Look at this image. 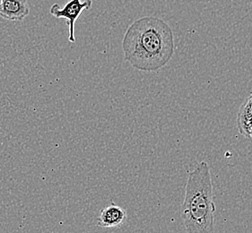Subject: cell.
I'll return each mask as SVG.
<instances>
[{"mask_svg": "<svg viewBox=\"0 0 252 233\" xmlns=\"http://www.w3.org/2000/svg\"><path fill=\"white\" fill-rule=\"evenodd\" d=\"M124 58L134 68L157 71L166 66L175 52L171 26L155 16L135 21L126 29L122 40Z\"/></svg>", "mask_w": 252, "mask_h": 233, "instance_id": "6da1fadb", "label": "cell"}, {"mask_svg": "<svg viewBox=\"0 0 252 233\" xmlns=\"http://www.w3.org/2000/svg\"><path fill=\"white\" fill-rule=\"evenodd\" d=\"M216 204L210 168L207 162H199L189 173L182 206V218L187 233L214 232Z\"/></svg>", "mask_w": 252, "mask_h": 233, "instance_id": "7a4b0ae2", "label": "cell"}, {"mask_svg": "<svg viewBox=\"0 0 252 233\" xmlns=\"http://www.w3.org/2000/svg\"><path fill=\"white\" fill-rule=\"evenodd\" d=\"M93 5V0H69L65 6L61 8L59 4H54L50 9L52 16L58 19L64 18L68 27V41L70 42L76 41L75 28L76 22L79 18L81 14L85 10L90 9Z\"/></svg>", "mask_w": 252, "mask_h": 233, "instance_id": "3957f363", "label": "cell"}, {"mask_svg": "<svg viewBox=\"0 0 252 233\" xmlns=\"http://www.w3.org/2000/svg\"><path fill=\"white\" fill-rule=\"evenodd\" d=\"M30 14L27 0H1L0 17L8 21H23Z\"/></svg>", "mask_w": 252, "mask_h": 233, "instance_id": "277c9868", "label": "cell"}, {"mask_svg": "<svg viewBox=\"0 0 252 233\" xmlns=\"http://www.w3.org/2000/svg\"><path fill=\"white\" fill-rule=\"evenodd\" d=\"M126 218V211L115 204H111L101 210L97 224L101 228H116L121 226Z\"/></svg>", "mask_w": 252, "mask_h": 233, "instance_id": "5b68a950", "label": "cell"}, {"mask_svg": "<svg viewBox=\"0 0 252 233\" xmlns=\"http://www.w3.org/2000/svg\"><path fill=\"white\" fill-rule=\"evenodd\" d=\"M252 116V96L248 98L245 102L242 103L239 110L237 116V124L246 121Z\"/></svg>", "mask_w": 252, "mask_h": 233, "instance_id": "8992f818", "label": "cell"}, {"mask_svg": "<svg viewBox=\"0 0 252 233\" xmlns=\"http://www.w3.org/2000/svg\"><path fill=\"white\" fill-rule=\"evenodd\" d=\"M0 3H1V0H0Z\"/></svg>", "mask_w": 252, "mask_h": 233, "instance_id": "52a82bcc", "label": "cell"}]
</instances>
